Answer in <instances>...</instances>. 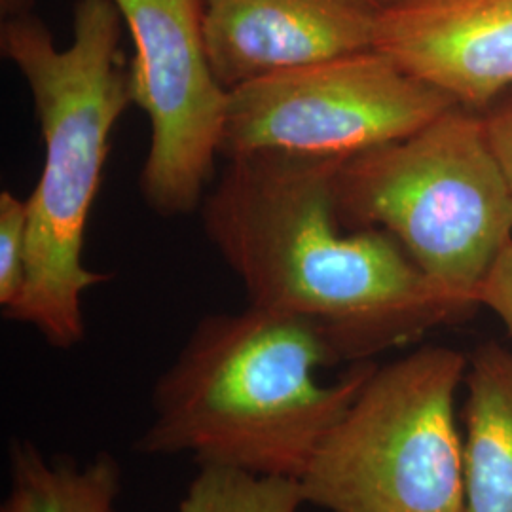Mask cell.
<instances>
[{
  "label": "cell",
  "instance_id": "6da1fadb",
  "mask_svg": "<svg viewBox=\"0 0 512 512\" xmlns=\"http://www.w3.org/2000/svg\"><path fill=\"white\" fill-rule=\"evenodd\" d=\"M342 160L277 152L228 160L203 202V230L251 306L310 323L340 361L361 363L465 310L385 230H340Z\"/></svg>",
  "mask_w": 512,
  "mask_h": 512
},
{
  "label": "cell",
  "instance_id": "7a4b0ae2",
  "mask_svg": "<svg viewBox=\"0 0 512 512\" xmlns=\"http://www.w3.org/2000/svg\"><path fill=\"white\" fill-rule=\"evenodd\" d=\"M329 340L302 319L247 306L207 315L152 393L143 456H192L255 475H304L376 365L361 361L334 384Z\"/></svg>",
  "mask_w": 512,
  "mask_h": 512
},
{
  "label": "cell",
  "instance_id": "3957f363",
  "mask_svg": "<svg viewBox=\"0 0 512 512\" xmlns=\"http://www.w3.org/2000/svg\"><path fill=\"white\" fill-rule=\"evenodd\" d=\"M122 23L114 0H78L67 48L29 10L0 25V52L27 80L44 141V167L25 200V285L4 317L31 325L54 348L84 340L82 298L109 279L88 270L82 253L110 135L131 105Z\"/></svg>",
  "mask_w": 512,
  "mask_h": 512
},
{
  "label": "cell",
  "instance_id": "277c9868",
  "mask_svg": "<svg viewBox=\"0 0 512 512\" xmlns=\"http://www.w3.org/2000/svg\"><path fill=\"white\" fill-rule=\"evenodd\" d=\"M340 224L378 228L463 310L512 239V188L480 110L456 105L418 133L342 160Z\"/></svg>",
  "mask_w": 512,
  "mask_h": 512
},
{
  "label": "cell",
  "instance_id": "5b68a950",
  "mask_svg": "<svg viewBox=\"0 0 512 512\" xmlns=\"http://www.w3.org/2000/svg\"><path fill=\"white\" fill-rule=\"evenodd\" d=\"M467 357L427 346L376 366L310 459L306 505L327 512H463L456 393Z\"/></svg>",
  "mask_w": 512,
  "mask_h": 512
},
{
  "label": "cell",
  "instance_id": "8992f818",
  "mask_svg": "<svg viewBox=\"0 0 512 512\" xmlns=\"http://www.w3.org/2000/svg\"><path fill=\"white\" fill-rule=\"evenodd\" d=\"M456 105L372 48L232 90L220 156L349 158L406 139Z\"/></svg>",
  "mask_w": 512,
  "mask_h": 512
},
{
  "label": "cell",
  "instance_id": "52a82bcc",
  "mask_svg": "<svg viewBox=\"0 0 512 512\" xmlns=\"http://www.w3.org/2000/svg\"><path fill=\"white\" fill-rule=\"evenodd\" d=\"M135 46L131 103L145 110L152 137L141 194L162 217L194 211L215 173L230 92L211 67L202 0H114Z\"/></svg>",
  "mask_w": 512,
  "mask_h": 512
},
{
  "label": "cell",
  "instance_id": "ba28073f",
  "mask_svg": "<svg viewBox=\"0 0 512 512\" xmlns=\"http://www.w3.org/2000/svg\"><path fill=\"white\" fill-rule=\"evenodd\" d=\"M374 50L484 110L512 88V0H401L378 12Z\"/></svg>",
  "mask_w": 512,
  "mask_h": 512
},
{
  "label": "cell",
  "instance_id": "9c48e42d",
  "mask_svg": "<svg viewBox=\"0 0 512 512\" xmlns=\"http://www.w3.org/2000/svg\"><path fill=\"white\" fill-rule=\"evenodd\" d=\"M203 38L232 92L262 76L374 48L378 12L366 0H202Z\"/></svg>",
  "mask_w": 512,
  "mask_h": 512
},
{
  "label": "cell",
  "instance_id": "30bf717a",
  "mask_svg": "<svg viewBox=\"0 0 512 512\" xmlns=\"http://www.w3.org/2000/svg\"><path fill=\"white\" fill-rule=\"evenodd\" d=\"M463 512H512V353L484 344L465 374Z\"/></svg>",
  "mask_w": 512,
  "mask_h": 512
},
{
  "label": "cell",
  "instance_id": "8fae6325",
  "mask_svg": "<svg viewBox=\"0 0 512 512\" xmlns=\"http://www.w3.org/2000/svg\"><path fill=\"white\" fill-rule=\"evenodd\" d=\"M120 488V465L107 452L76 463L48 458L31 440L14 439L0 512H114Z\"/></svg>",
  "mask_w": 512,
  "mask_h": 512
},
{
  "label": "cell",
  "instance_id": "7c38bea8",
  "mask_svg": "<svg viewBox=\"0 0 512 512\" xmlns=\"http://www.w3.org/2000/svg\"><path fill=\"white\" fill-rule=\"evenodd\" d=\"M306 505L298 478L200 465L179 512H298Z\"/></svg>",
  "mask_w": 512,
  "mask_h": 512
},
{
  "label": "cell",
  "instance_id": "4fadbf2b",
  "mask_svg": "<svg viewBox=\"0 0 512 512\" xmlns=\"http://www.w3.org/2000/svg\"><path fill=\"white\" fill-rule=\"evenodd\" d=\"M29 215L27 202L8 190L0 192V308L18 302L27 274Z\"/></svg>",
  "mask_w": 512,
  "mask_h": 512
},
{
  "label": "cell",
  "instance_id": "5bb4252c",
  "mask_svg": "<svg viewBox=\"0 0 512 512\" xmlns=\"http://www.w3.org/2000/svg\"><path fill=\"white\" fill-rule=\"evenodd\" d=\"M476 304L497 313L512 336V239L495 256L494 264L484 275L476 291Z\"/></svg>",
  "mask_w": 512,
  "mask_h": 512
},
{
  "label": "cell",
  "instance_id": "9a60e30c",
  "mask_svg": "<svg viewBox=\"0 0 512 512\" xmlns=\"http://www.w3.org/2000/svg\"><path fill=\"white\" fill-rule=\"evenodd\" d=\"M482 120L490 145L512 188V88L484 109Z\"/></svg>",
  "mask_w": 512,
  "mask_h": 512
},
{
  "label": "cell",
  "instance_id": "2e32d148",
  "mask_svg": "<svg viewBox=\"0 0 512 512\" xmlns=\"http://www.w3.org/2000/svg\"><path fill=\"white\" fill-rule=\"evenodd\" d=\"M366 2L372 4L376 10H384V8H389L393 4H399L401 0H366Z\"/></svg>",
  "mask_w": 512,
  "mask_h": 512
}]
</instances>
